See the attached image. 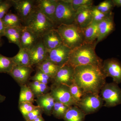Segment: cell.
Segmentation results:
<instances>
[{"label":"cell","instance_id":"cell-1","mask_svg":"<svg viewBox=\"0 0 121 121\" xmlns=\"http://www.w3.org/2000/svg\"><path fill=\"white\" fill-rule=\"evenodd\" d=\"M101 68L91 65H81L74 68L73 83L85 94H99L106 84V77Z\"/></svg>","mask_w":121,"mask_h":121},{"label":"cell","instance_id":"cell-2","mask_svg":"<svg viewBox=\"0 0 121 121\" xmlns=\"http://www.w3.org/2000/svg\"><path fill=\"white\" fill-rule=\"evenodd\" d=\"M97 45L96 43H84L79 47L71 50L68 64L74 68L88 65L102 67L103 60L95 52Z\"/></svg>","mask_w":121,"mask_h":121},{"label":"cell","instance_id":"cell-3","mask_svg":"<svg viewBox=\"0 0 121 121\" xmlns=\"http://www.w3.org/2000/svg\"><path fill=\"white\" fill-rule=\"evenodd\" d=\"M23 25L40 39L50 30L56 28L52 22L36 6Z\"/></svg>","mask_w":121,"mask_h":121},{"label":"cell","instance_id":"cell-4","mask_svg":"<svg viewBox=\"0 0 121 121\" xmlns=\"http://www.w3.org/2000/svg\"><path fill=\"white\" fill-rule=\"evenodd\" d=\"M56 29L62 39L63 43L71 50L84 43L82 29L75 24L61 25L56 27Z\"/></svg>","mask_w":121,"mask_h":121},{"label":"cell","instance_id":"cell-5","mask_svg":"<svg viewBox=\"0 0 121 121\" xmlns=\"http://www.w3.org/2000/svg\"><path fill=\"white\" fill-rule=\"evenodd\" d=\"M76 12L68 0H58L54 18L56 28L61 25L73 24Z\"/></svg>","mask_w":121,"mask_h":121},{"label":"cell","instance_id":"cell-6","mask_svg":"<svg viewBox=\"0 0 121 121\" xmlns=\"http://www.w3.org/2000/svg\"><path fill=\"white\" fill-rule=\"evenodd\" d=\"M104 106L114 107L121 104V89L114 82L106 83L100 91Z\"/></svg>","mask_w":121,"mask_h":121},{"label":"cell","instance_id":"cell-7","mask_svg":"<svg viewBox=\"0 0 121 121\" xmlns=\"http://www.w3.org/2000/svg\"><path fill=\"white\" fill-rule=\"evenodd\" d=\"M104 104V101L99 94L88 93L84 94L78 106L87 115L97 112Z\"/></svg>","mask_w":121,"mask_h":121},{"label":"cell","instance_id":"cell-8","mask_svg":"<svg viewBox=\"0 0 121 121\" xmlns=\"http://www.w3.org/2000/svg\"><path fill=\"white\" fill-rule=\"evenodd\" d=\"M50 93L55 101L59 102L69 107L78 106V104L72 97L68 86L52 83L50 87Z\"/></svg>","mask_w":121,"mask_h":121},{"label":"cell","instance_id":"cell-9","mask_svg":"<svg viewBox=\"0 0 121 121\" xmlns=\"http://www.w3.org/2000/svg\"><path fill=\"white\" fill-rule=\"evenodd\" d=\"M102 71L106 78L111 77L113 82L121 83V63L116 59H107L103 62Z\"/></svg>","mask_w":121,"mask_h":121},{"label":"cell","instance_id":"cell-10","mask_svg":"<svg viewBox=\"0 0 121 121\" xmlns=\"http://www.w3.org/2000/svg\"><path fill=\"white\" fill-rule=\"evenodd\" d=\"M17 14L23 25L36 8L35 0H12Z\"/></svg>","mask_w":121,"mask_h":121},{"label":"cell","instance_id":"cell-11","mask_svg":"<svg viewBox=\"0 0 121 121\" xmlns=\"http://www.w3.org/2000/svg\"><path fill=\"white\" fill-rule=\"evenodd\" d=\"M71 51V49L62 44L48 52L47 58L56 65L61 67L68 63Z\"/></svg>","mask_w":121,"mask_h":121},{"label":"cell","instance_id":"cell-12","mask_svg":"<svg viewBox=\"0 0 121 121\" xmlns=\"http://www.w3.org/2000/svg\"><path fill=\"white\" fill-rule=\"evenodd\" d=\"M74 68L68 64L60 67L52 79V83L70 86L73 83Z\"/></svg>","mask_w":121,"mask_h":121},{"label":"cell","instance_id":"cell-13","mask_svg":"<svg viewBox=\"0 0 121 121\" xmlns=\"http://www.w3.org/2000/svg\"><path fill=\"white\" fill-rule=\"evenodd\" d=\"M92 5L81 7L76 11L74 23L82 29L86 28L93 21L91 13Z\"/></svg>","mask_w":121,"mask_h":121},{"label":"cell","instance_id":"cell-14","mask_svg":"<svg viewBox=\"0 0 121 121\" xmlns=\"http://www.w3.org/2000/svg\"><path fill=\"white\" fill-rule=\"evenodd\" d=\"M34 71L31 67L14 66L12 71L8 74L20 86L26 84L31 78V75Z\"/></svg>","mask_w":121,"mask_h":121},{"label":"cell","instance_id":"cell-15","mask_svg":"<svg viewBox=\"0 0 121 121\" xmlns=\"http://www.w3.org/2000/svg\"><path fill=\"white\" fill-rule=\"evenodd\" d=\"M28 51L32 67L43 62L47 58L48 51L44 47L41 39Z\"/></svg>","mask_w":121,"mask_h":121},{"label":"cell","instance_id":"cell-16","mask_svg":"<svg viewBox=\"0 0 121 121\" xmlns=\"http://www.w3.org/2000/svg\"><path fill=\"white\" fill-rule=\"evenodd\" d=\"M98 35L96 44L106 38L114 31L115 25L114 21V13H112L109 16L98 23Z\"/></svg>","mask_w":121,"mask_h":121},{"label":"cell","instance_id":"cell-17","mask_svg":"<svg viewBox=\"0 0 121 121\" xmlns=\"http://www.w3.org/2000/svg\"><path fill=\"white\" fill-rule=\"evenodd\" d=\"M57 2L58 0H36V8L43 13L54 24Z\"/></svg>","mask_w":121,"mask_h":121},{"label":"cell","instance_id":"cell-18","mask_svg":"<svg viewBox=\"0 0 121 121\" xmlns=\"http://www.w3.org/2000/svg\"><path fill=\"white\" fill-rule=\"evenodd\" d=\"M41 39L48 52L63 44L62 39L56 28L50 30L43 35Z\"/></svg>","mask_w":121,"mask_h":121},{"label":"cell","instance_id":"cell-19","mask_svg":"<svg viewBox=\"0 0 121 121\" xmlns=\"http://www.w3.org/2000/svg\"><path fill=\"white\" fill-rule=\"evenodd\" d=\"M41 39L24 26L21 33L20 47L19 48H22L29 51Z\"/></svg>","mask_w":121,"mask_h":121},{"label":"cell","instance_id":"cell-20","mask_svg":"<svg viewBox=\"0 0 121 121\" xmlns=\"http://www.w3.org/2000/svg\"><path fill=\"white\" fill-rule=\"evenodd\" d=\"M35 101L37 106L42 109L43 112L48 115L52 114L55 101L50 93L38 96Z\"/></svg>","mask_w":121,"mask_h":121},{"label":"cell","instance_id":"cell-21","mask_svg":"<svg viewBox=\"0 0 121 121\" xmlns=\"http://www.w3.org/2000/svg\"><path fill=\"white\" fill-rule=\"evenodd\" d=\"M84 43H96L98 35V23L92 21L90 24L82 29Z\"/></svg>","mask_w":121,"mask_h":121},{"label":"cell","instance_id":"cell-22","mask_svg":"<svg viewBox=\"0 0 121 121\" xmlns=\"http://www.w3.org/2000/svg\"><path fill=\"white\" fill-rule=\"evenodd\" d=\"M35 66L36 69H39L47 75L52 79L60 67L54 64L47 58L36 65Z\"/></svg>","mask_w":121,"mask_h":121},{"label":"cell","instance_id":"cell-23","mask_svg":"<svg viewBox=\"0 0 121 121\" xmlns=\"http://www.w3.org/2000/svg\"><path fill=\"white\" fill-rule=\"evenodd\" d=\"M22 27H7L5 29L4 36L8 40L9 43H14L20 47V39Z\"/></svg>","mask_w":121,"mask_h":121},{"label":"cell","instance_id":"cell-24","mask_svg":"<svg viewBox=\"0 0 121 121\" xmlns=\"http://www.w3.org/2000/svg\"><path fill=\"white\" fill-rule=\"evenodd\" d=\"M12 59L16 66L32 67L30 55L27 50L19 48L18 53L15 56L12 57Z\"/></svg>","mask_w":121,"mask_h":121},{"label":"cell","instance_id":"cell-25","mask_svg":"<svg viewBox=\"0 0 121 121\" xmlns=\"http://www.w3.org/2000/svg\"><path fill=\"white\" fill-rule=\"evenodd\" d=\"M86 115L76 106L70 107L64 118L65 121H84Z\"/></svg>","mask_w":121,"mask_h":121},{"label":"cell","instance_id":"cell-26","mask_svg":"<svg viewBox=\"0 0 121 121\" xmlns=\"http://www.w3.org/2000/svg\"><path fill=\"white\" fill-rule=\"evenodd\" d=\"M5 26L7 27H22L24 26L22 21L17 14L9 12L2 19Z\"/></svg>","mask_w":121,"mask_h":121},{"label":"cell","instance_id":"cell-27","mask_svg":"<svg viewBox=\"0 0 121 121\" xmlns=\"http://www.w3.org/2000/svg\"><path fill=\"white\" fill-rule=\"evenodd\" d=\"M19 103L28 102L33 103L35 101V96L28 85L21 86Z\"/></svg>","mask_w":121,"mask_h":121},{"label":"cell","instance_id":"cell-28","mask_svg":"<svg viewBox=\"0 0 121 121\" xmlns=\"http://www.w3.org/2000/svg\"><path fill=\"white\" fill-rule=\"evenodd\" d=\"M29 86L32 91L35 97L48 93L50 91V87L48 84H44L37 81H33L29 84Z\"/></svg>","mask_w":121,"mask_h":121},{"label":"cell","instance_id":"cell-29","mask_svg":"<svg viewBox=\"0 0 121 121\" xmlns=\"http://www.w3.org/2000/svg\"><path fill=\"white\" fill-rule=\"evenodd\" d=\"M15 66L12 57H7L0 54V73L8 74Z\"/></svg>","mask_w":121,"mask_h":121},{"label":"cell","instance_id":"cell-30","mask_svg":"<svg viewBox=\"0 0 121 121\" xmlns=\"http://www.w3.org/2000/svg\"><path fill=\"white\" fill-rule=\"evenodd\" d=\"M69 107L59 102L55 101L52 114L58 119H64Z\"/></svg>","mask_w":121,"mask_h":121},{"label":"cell","instance_id":"cell-31","mask_svg":"<svg viewBox=\"0 0 121 121\" xmlns=\"http://www.w3.org/2000/svg\"><path fill=\"white\" fill-rule=\"evenodd\" d=\"M30 79L33 81H37L46 84H48L50 82H52V78L50 76L37 69L35 74L31 77Z\"/></svg>","mask_w":121,"mask_h":121},{"label":"cell","instance_id":"cell-32","mask_svg":"<svg viewBox=\"0 0 121 121\" xmlns=\"http://www.w3.org/2000/svg\"><path fill=\"white\" fill-rule=\"evenodd\" d=\"M96 8L102 13L108 14L112 12V11L115 7L112 1L106 0L95 6Z\"/></svg>","mask_w":121,"mask_h":121},{"label":"cell","instance_id":"cell-33","mask_svg":"<svg viewBox=\"0 0 121 121\" xmlns=\"http://www.w3.org/2000/svg\"><path fill=\"white\" fill-rule=\"evenodd\" d=\"M91 13L93 17V21L99 23L110 15L112 13L106 14L102 13L96 8L95 5H92Z\"/></svg>","mask_w":121,"mask_h":121},{"label":"cell","instance_id":"cell-34","mask_svg":"<svg viewBox=\"0 0 121 121\" xmlns=\"http://www.w3.org/2000/svg\"><path fill=\"white\" fill-rule=\"evenodd\" d=\"M69 87L72 96L78 105V103L80 101L84 94L82 90L74 83Z\"/></svg>","mask_w":121,"mask_h":121},{"label":"cell","instance_id":"cell-35","mask_svg":"<svg viewBox=\"0 0 121 121\" xmlns=\"http://www.w3.org/2000/svg\"><path fill=\"white\" fill-rule=\"evenodd\" d=\"M37 106H35L33 103H30L24 102L19 103V108L21 112L24 117H26L29 113L31 112Z\"/></svg>","mask_w":121,"mask_h":121},{"label":"cell","instance_id":"cell-36","mask_svg":"<svg viewBox=\"0 0 121 121\" xmlns=\"http://www.w3.org/2000/svg\"><path fill=\"white\" fill-rule=\"evenodd\" d=\"M71 4L72 7L75 11L79 8L84 6L93 5L94 1L93 0H68Z\"/></svg>","mask_w":121,"mask_h":121},{"label":"cell","instance_id":"cell-37","mask_svg":"<svg viewBox=\"0 0 121 121\" xmlns=\"http://www.w3.org/2000/svg\"><path fill=\"white\" fill-rule=\"evenodd\" d=\"M12 7L13 3L12 0H2L0 2V19H2L4 17Z\"/></svg>","mask_w":121,"mask_h":121},{"label":"cell","instance_id":"cell-38","mask_svg":"<svg viewBox=\"0 0 121 121\" xmlns=\"http://www.w3.org/2000/svg\"><path fill=\"white\" fill-rule=\"evenodd\" d=\"M43 112V111L42 109L37 106L36 108H35L31 112L29 113L24 118L26 121H33L39 117L42 116V114Z\"/></svg>","mask_w":121,"mask_h":121},{"label":"cell","instance_id":"cell-39","mask_svg":"<svg viewBox=\"0 0 121 121\" xmlns=\"http://www.w3.org/2000/svg\"><path fill=\"white\" fill-rule=\"evenodd\" d=\"M6 28L2 20L0 19V40H1L2 37L4 36Z\"/></svg>","mask_w":121,"mask_h":121},{"label":"cell","instance_id":"cell-40","mask_svg":"<svg viewBox=\"0 0 121 121\" xmlns=\"http://www.w3.org/2000/svg\"><path fill=\"white\" fill-rule=\"evenodd\" d=\"M113 3L115 7L117 6V7H121V0H112Z\"/></svg>","mask_w":121,"mask_h":121},{"label":"cell","instance_id":"cell-41","mask_svg":"<svg viewBox=\"0 0 121 121\" xmlns=\"http://www.w3.org/2000/svg\"><path fill=\"white\" fill-rule=\"evenodd\" d=\"M6 97L4 95H1L0 94V103L4 102L5 100Z\"/></svg>","mask_w":121,"mask_h":121},{"label":"cell","instance_id":"cell-42","mask_svg":"<svg viewBox=\"0 0 121 121\" xmlns=\"http://www.w3.org/2000/svg\"><path fill=\"white\" fill-rule=\"evenodd\" d=\"M33 121H44L42 116H41Z\"/></svg>","mask_w":121,"mask_h":121},{"label":"cell","instance_id":"cell-43","mask_svg":"<svg viewBox=\"0 0 121 121\" xmlns=\"http://www.w3.org/2000/svg\"><path fill=\"white\" fill-rule=\"evenodd\" d=\"M3 43H2V40H0V48L2 47Z\"/></svg>","mask_w":121,"mask_h":121},{"label":"cell","instance_id":"cell-44","mask_svg":"<svg viewBox=\"0 0 121 121\" xmlns=\"http://www.w3.org/2000/svg\"><path fill=\"white\" fill-rule=\"evenodd\" d=\"M2 0H0V2H1Z\"/></svg>","mask_w":121,"mask_h":121}]
</instances>
